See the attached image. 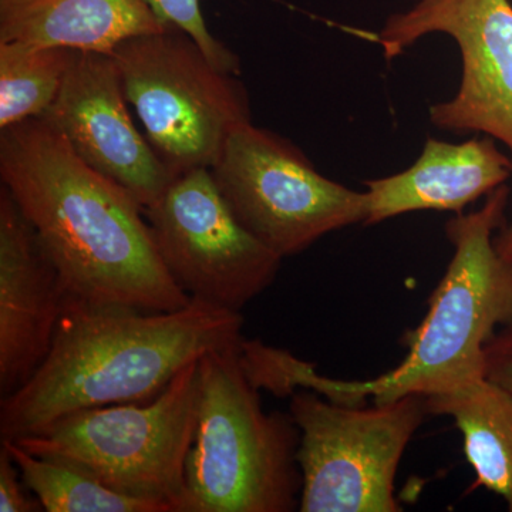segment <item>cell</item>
<instances>
[{"label":"cell","mask_w":512,"mask_h":512,"mask_svg":"<svg viewBox=\"0 0 512 512\" xmlns=\"http://www.w3.org/2000/svg\"><path fill=\"white\" fill-rule=\"evenodd\" d=\"M510 177L511 157L498 150L494 138L451 144L430 137L412 167L366 181L365 225L416 211L460 215L464 208L487 197Z\"/></svg>","instance_id":"cell-13"},{"label":"cell","mask_w":512,"mask_h":512,"mask_svg":"<svg viewBox=\"0 0 512 512\" xmlns=\"http://www.w3.org/2000/svg\"><path fill=\"white\" fill-rule=\"evenodd\" d=\"M510 194V187L501 185L480 210L447 222L453 258L431 293L426 318L404 335L407 355L399 366L376 379L345 382L319 375L312 363L293 357L285 372L289 390L365 406L369 399L384 404L409 394L433 396L485 377V345L497 328L512 325V264L494 245Z\"/></svg>","instance_id":"cell-3"},{"label":"cell","mask_w":512,"mask_h":512,"mask_svg":"<svg viewBox=\"0 0 512 512\" xmlns=\"http://www.w3.org/2000/svg\"><path fill=\"white\" fill-rule=\"evenodd\" d=\"M242 328L241 312L198 299L173 312H144L66 295L45 362L0 400V436H33L92 407L150 402L205 353L241 346Z\"/></svg>","instance_id":"cell-2"},{"label":"cell","mask_w":512,"mask_h":512,"mask_svg":"<svg viewBox=\"0 0 512 512\" xmlns=\"http://www.w3.org/2000/svg\"><path fill=\"white\" fill-rule=\"evenodd\" d=\"M161 261L191 299L241 312L281 271V256L235 217L210 168L174 178L144 208Z\"/></svg>","instance_id":"cell-9"},{"label":"cell","mask_w":512,"mask_h":512,"mask_svg":"<svg viewBox=\"0 0 512 512\" xmlns=\"http://www.w3.org/2000/svg\"><path fill=\"white\" fill-rule=\"evenodd\" d=\"M494 245L498 254L503 256L505 261L512 264V224H505L504 227L495 234Z\"/></svg>","instance_id":"cell-21"},{"label":"cell","mask_w":512,"mask_h":512,"mask_svg":"<svg viewBox=\"0 0 512 512\" xmlns=\"http://www.w3.org/2000/svg\"><path fill=\"white\" fill-rule=\"evenodd\" d=\"M431 416L453 419L476 473L470 491L483 487L500 495L512 512V393L480 377L426 397Z\"/></svg>","instance_id":"cell-15"},{"label":"cell","mask_w":512,"mask_h":512,"mask_svg":"<svg viewBox=\"0 0 512 512\" xmlns=\"http://www.w3.org/2000/svg\"><path fill=\"white\" fill-rule=\"evenodd\" d=\"M165 25L144 0H0V42L111 55Z\"/></svg>","instance_id":"cell-14"},{"label":"cell","mask_w":512,"mask_h":512,"mask_svg":"<svg viewBox=\"0 0 512 512\" xmlns=\"http://www.w3.org/2000/svg\"><path fill=\"white\" fill-rule=\"evenodd\" d=\"M484 376L512 393V325L495 333L485 345Z\"/></svg>","instance_id":"cell-20"},{"label":"cell","mask_w":512,"mask_h":512,"mask_svg":"<svg viewBox=\"0 0 512 512\" xmlns=\"http://www.w3.org/2000/svg\"><path fill=\"white\" fill-rule=\"evenodd\" d=\"M66 288L35 228L0 187V396L35 375L52 348Z\"/></svg>","instance_id":"cell-12"},{"label":"cell","mask_w":512,"mask_h":512,"mask_svg":"<svg viewBox=\"0 0 512 512\" xmlns=\"http://www.w3.org/2000/svg\"><path fill=\"white\" fill-rule=\"evenodd\" d=\"M200 359L185 366L156 399L69 414L16 439L35 456L76 468L117 493L188 512L185 466L200 409Z\"/></svg>","instance_id":"cell-5"},{"label":"cell","mask_w":512,"mask_h":512,"mask_svg":"<svg viewBox=\"0 0 512 512\" xmlns=\"http://www.w3.org/2000/svg\"><path fill=\"white\" fill-rule=\"evenodd\" d=\"M239 348L200 357V409L185 466L188 512L295 511L301 433L291 414L265 412Z\"/></svg>","instance_id":"cell-4"},{"label":"cell","mask_w":512,"mask_h":512,"mask_svg":"<svg viewBox=\"0 0 512 512\" xmlns=\"http://www.w3.org/2000/svg\"><path fill=\"white\" fill-rule=\"evenodd\" d=\"M210 170L239 222L281 258L366 222L365 191L325 177L292 141L252 121L229 136Z\"/></svg>","instance_id":"cell-8"},{"label":"cell","mask_w":512,"mask_h":512,"mask_svg":"<svg viewBox=\"0 0 512 512\" xmlns=\"http://www.w3.org/2000/svg\"><path fill=\"white\" fill-rule=\"evenodd\" d=\"M163 25L188 33L201 46L212 63L224 72L239 74L241 60L208 29L200 0H144Z\"/></svg>","instance_id":"cell-18"},{"label":"cell","mask_w":512,"mask_h":512,"mask_svg":"<svg viewBox=\"0 0 512 512\" xmlns=\"http://www.w3.org/2000/svg\"><path fill=\"white\" fill-rule=\"evenodd\" d=\"M289 414L301 433L302 512H399L394 493L404 451L426 416V396L345 406L296 390Z\"/></svg>","instance_id":"cell-7"},{"label":"cell","mask_w":512,"mask_h":512,"mask_svg":"<svg viewBox=\"0 0 512 512\" xmlns=\"http://www.w3.org/2000/svg\"><path fill=\"white\" fill-rule=\"evenodd\" d=\"M23 483L47 512H167L161 505L117 493L76 468L35 456L13 440H2Z\"/></svg>","instance_id":"cell-17"},{"label":"cell","mask_w":512,"mask_h":512,"mask_svg":"<svg viewBox=\"0 0 512 512\" xmlns=\"http://www.w3.org/2000/svg\"><path fill=\"white\" fill-rule=\"evenodd\" d=\"M414 2H417V0H414Z\"/></svg>","instance_id":"cell-22"},{"label":"cell","mask_w":512,"mask_h":512,"mask_svg":"<svg viewBox=\"0 0 512 512\" xmlns=\"http://www.w3.org/2000/svg\"><path fill=\"white\" fill-rule=\"evenodd\" d=\"M74 50L0 42V130L39 119L55 101Z\"/></svg>","instance_id":"cell-16"},{"label":"cell","mask_w":512,"mask_h":512,"mask_svg":"<svg viewBox=\"0 0 512 512\" xmlns=\"http://www.w3.org/2000/svg\"><path fill=\"white\" fill-rule=\"evenodd\" d=\"M431 33L454 39L463 63L456 96L430 107L431 124L494 138L508 148L512 161L510 0H417L413 8L387 18L377 42L392 60Z\"/></svg>","instance_id":"cell-10"},{"label":"cell","mask_w":512,"mask_h":512,"mask_svg":"<svg viewBox=\"0 0 512 512\" xmlns=\"http://www.w3.org/2000/svg\"><path fill=\"white\" fill-rule=\"evenodd\" d=\"M0 511H43L40 501L23 483L19 467L5 446L0 447Z\"/></svg>","instance_id":"cell-19"},{"label":"cell","mask_w":512,"mask_h":512,"mask_svg":"<svg viewBox=\"0 0 512 512\" xmlns=\"http://www.w3.org/2000/svg\"><path fill=\"white\" fill-rule=\"evenodd\" d=\"M0 180L55 262L67 295L144 312L190 303L161 261L144 208L84 164L45 120L0 130Z\"/></svg>","instance_id":"cell-1"},{"label":"cell","mask_w":512,"mask_h":512,"mask_svg":"<svg viewBox=\"0 0 512 512\" xmlns=\"http://www.w3.org/2000/svg\"><path fill=\"white\" fill-rule=\"evenodd\" d=\"M127 104L113 56L74 50L62 89L39 119L55 128L84 164L147 208L175 177L134 126Z\"/></svg>","instance_id":"cell-11"},{"label":"cell","mask_w":512,"mask_h":512,"mask_svg":"<svg viewBox=\"0 0 512 512\" xmlns=\"http://www.w3.org/2000/svg\"><path fill=\"white\" fill-rule=\"evenodd\" d=\"M111 56L148 143L174 177L211 168L229 136L251 123L238 74L218 69L180 28L130 37Z\"/></svg>","instance_id":"cell-6"}]
</instances>
